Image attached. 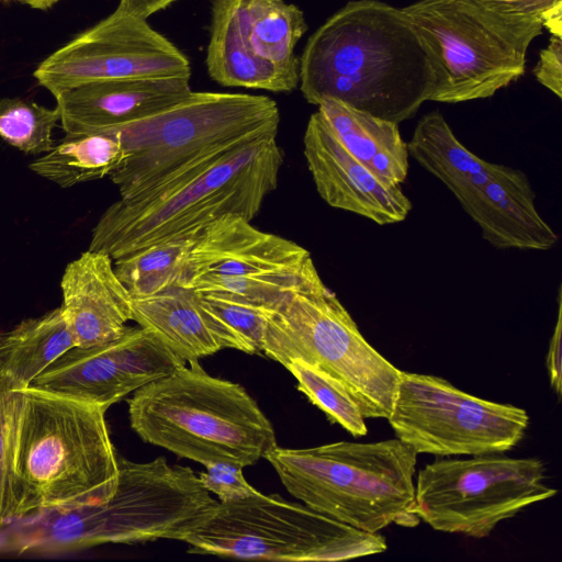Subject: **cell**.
I'll list each match as a JSON object with an SVG mask.
<instances>
[{"mask_svg":"<svg viewBox=\"0 0 562 562\" xmlns=\"http://www.w3.org/2000/svg\"><path fill=\"white\" fill-rule=\"evenodd\" d=\"M189 552L248 560L324 562L384 552L385 539L285 501L256 495L215 509L183 540Z\"/></svg>","mask_w":562,"mask_h":562,"instance_id":"30bf717a","label":"cell"},{"mask_svg":"<svg viewBox=\"0 0 562 562\" xmlns=\"http://www.w3.org/2000/svg\"><path fill=\"white\" fill-rule=\"evenodd\" d=\"M60 121L57 108L49 109L22 98L0 99V137L25 154H46L52 133Z\"/></svg>","mask_w":562,"mask_h":562,"instance_id":"f546056e","label":"cell"},{"mask_svg":"<svg viewBox=\"0 0 562 562\" xmlns=\"http://www.w3.org/2000/svg\"><path fill=\"white\" fill-rule=\"evenodd\" d=\"M21 2L30 5L33 9L47 10L59 0H20Z\"/></svg>","mask_w":562,"mask_h":562,"instance_id":"8d00e7d4","label":"cell"},{"mask_svg":"<svg viewBox=\"0 0 562 562\" xmlns=\"http://www.w3.org/2000/svg\"><path fill=\"white\" fill-rule=\"evenodd\" d=\"M200 303L221 334L225 348L261 353L266 334V308L244 300L200 293Z\"/></svg>","mask_w":562,"mask_h":562,"instance_id":"83f0119b","label":"cell"},{"mask_svg":"<svg viewBox=\"0 0 562 562\" xmlns=\"http://www.w3.org/2000/svg\"><path fill=\"white\" fill-rule=\"evenodd\" d=\"M200 234L155 243L125 255L115 260V273L132 297L187 286L189 258Z\"/></svg>","mask_w":562,"mask_h":562,"instance_id":"4316f807","label":"cell"},{"mask_svg":"<svg viewBox=\"0 0 562 562\" xmlns=\"http://www.w3.org/2000/svg\"><path fill=\"white\" fill-rule=\"evenodd\" d=\"M561 293H559L558 319L550 340L547 368L549 372L550 383L558 396L561 395L562 389V368H561Z\"/></svg>","mask_w":562,"mask_h":562,"instance_id":"e575fe53","label":"cell"},{"mask_svg":"<svg viewBox=\"0 0 562 562\" xmlns=\"http://www.w3.org/2000/svg\"><path fill=\"white\" fill-rule=\"evenodd\" d=\"M126 157L122 142L110 133L66 135L30 168L61 188H70L110 176Z\"/></svg>","mask_w":562,"mask_h":562,"instance_id":"484cf974","label":"cell"},{"mask_svg":"<svg viewBox=\"0 0 562 562\" xmlns=\"http://www.w3.org/2000/svg\"><path fill=\"white\" fill-rule=\"evenodd\" d=\"M300 89L400 124L429 101L436 74L408 18L379 0L346 3L307 40Z\"/></svg>","mask_w":562,"mask_h":562,"instance_id":"6da1fadb","label":"cell"},{"mask_svg":"<svg viewBox=\"0 0 562 562\" xmlns=\"http://www.w3.org/2000/svg\"><path fill=\"white\" fill-rule=\"evenodd\" d=\"M205 471L199 473L202 485L215 494L221 503L239 501L259 493L245 479L243 468L226 462L204 465Z\"/></svg>","mask_w":562,"mask_h":562,"instance_id":"d6a6232c","label":"cell"},{"mask_svg":"<svg viewBox=\"0 0 562 562\" xmlns=\"http://www.w3.org/2000/svg\"><path fill=\"white\" fill-rule=\"evenodd\" d=\"M18 390L0 374V529L16 517L11 432Z\"/></svg>","mask_w":562,"mask_h":562,"instance_id":"4dcf8cb0","label":"cell"},{"mask_svg":"<svg viewBox=\"0 0 562 562\" xmlns=\"http://www.w3.org/2000/svg\"><path fill=\"white\" fill-rule=\"evenodd\" d=\"M454 196L480 227L482 238L497 249L549 250L558 243L521 170L495 164L481 183Z\"/></svg>","mask_w":562,"mask_h":562,"instance_id":"ac0fdd59","label":"cell"},{"mask_svg":"<svg viewBox=\"0 0 562 562\" xmlns=\"http://www.w3.org/2000/svg\"><path fill=\"white\" fill-rule=\"evenodd\" d=\"M533 75L542 86L562 98V36L551 35L548 46L540 52Z\"/></svg>","mask_w":562,"mask_h":562,"instance_id":"836d02e7","label":"cell"},{"mask_svg":"<svg viewBox=\"0 0 562 562\" xmlns=\"http://www.w3.org/2000/svg\"><path fill=\"white\" fill-rule=\"evenodd\" d=\"M132 321L155 334L186 362L225 348L215 325L204 313L196 290L176 285L132 297Z\"/></svg>","mask_w":562,"mask_h":562,"instance_id":"ffe728a7","label":"cell"},{"mask_svg":"<svg viewBox=\"0 0 562 562\" xmlns=\"http://www.w3.org/2000/svg\"><path fill=\"white\" fill-rule=\"evenodd\" d=\"M262 352L286 367L310 363L341 382L364 418L390 416L401 370L362 336L356 322L315 272L266 308Z\"/></svg>","mask_w":562,"mask_h":562,"instance_id":"ba28073f","label":"cell"},{"mask_svg":"<svg viewBox=\"0 0 562 562\" xmlns=\"http://www.w3.org/2000/svg\"><path fill=\"white\" fill-rule=\"evenodd\" d=\"M245 48L276 65L300 66L294 48L307 31L303 11L284 0H235Z\"/></svg>","mask_w":562,"mask_h":562,"instance_id":"d4e9b609","label":"cell"},{"mask_svg":"<svg viewBox=\"0 0 562 562\" xmlns=\"http://www.w3.org/2000/svg\"><path fill=\"white\" fill-rule=\"evenodd\" d=\"M277 134L241 144L171 189L120 198L100 216L88 249L116 260L155 243L201 233L226 215L254 220L278 186L283 153Z\"/></svg>","mask_w":562,"mask_h":562,"instance_id":"277c9868","label":"cell"},{"mask_svg":"<svg viewBox=\"0 0 562 562\" xmlns=\"http://www.w3.org/2000/svg\"><path fill=\"white\" fill-rule=\"evenodd\" d=\"M177 0H120L117 11L147 20L150 15L165 10Z\"/></svg>","mask_w":562,"mask_h":562,"instance_id":"d590c367","label":"cell"},{"mask_svg":"<svg viewBox=\"0 0 562 562\" xmlns=\"http://www.w3.org/2000/svg\"><path fill=\"white\" fill-rule=\"evenodd\" d=\"M4 334H5V333L0 331V341H1V340H2V338L4 337Z\"/></svg>","mask_w":562,"mask_h":562,"instance_id":"74e56055","label":"cell"},{"mask_svg":"<svg viewBox=\"0 0 562 562\" xmlns=\"http://www.w3.org/2000/svg\"><path fill=\"white\" fill-rule=\"evenodd\" d=\"M317 108L330 133L353 158L385 180L405 181L409 154L397 123L331 98L323 99Z\"/></svg>","mask_w":562,"mask_h":562,"instance_id":"7402d4cb","label":"cell"},{"mask_svg":"<svg viewBox=\"0 0 562 562\" xmlns=\"http://www.w3.org/2000/svg\"><path fill=\"white\" fill-rule=\"evenodd\" d=\"M304 157L321 198L330 206L379 225L404 221L413 205L402 186L385 180L353 158L316 111L303 136Z\"/></svg>","mask_w":562,"mask_h":562,"instance_id":"2e32d148","label":"cell"},{"mask_svg":"<svg viewBox=\"0 0 562 562\" xmlns=\"http://www.w3.org/2000/svg\"><path fill=\"white\" fill-rule=\"evenodd\" d=\"M18 1H20V0H18Z\"/></svg>","mask_w":562,"mask_h":562,"instance_id":"f35d334b","label":"cell"},{"mask_svg":"<svg viewBox=\"0 0 562 562\" xmlns=\"http://www.w3.org/2000/svg\"><path fill=\"white\" fill-rule=\"evenodd\" d=\"M105 412L33 385L18 390L11 432L15 520L113 495L119 463Z\"/></svg>","mask_w":562,"mask_h":562,"instance_id":"3957f363","label":"cell"},{"mask_svg":"<svg viewBox=\"0 0 562 562\" xmlns=\"http://www.w3.org/2000/svg\"><path fill=\"white\" fill-rule=\"evenodd\" d=\"M75 346L60 306L24 319L0 341V374L13 390L27 387Z\"/></svg>","mask_w":562,"mask_h":562,"instance_id":"603a6c76","label":"cell"},{"mask_svg":"<svg viewBox=\"0 0 562 562\" xmlns=\"http://www.w3.org/2000/svg\"><path fill=\"white\" fill-rule=\"evenodd\" d=\"M134 392L132 429L147 443L203 465H252L277 445L274 429L238 383L209 374L199 360Z\"/></svg>","mask_w":562,"mask_h":562,"instance_id":"5b68a950","label":"cell"},{"mask_svg":"<svg viewBox=\"0 0 562 562\" xmlns=\"http://www.w3.org/2000/svg\"><path fill=\"white\" fill-rule=\"evenodd\" d=\"M288 369L297 389L322 409L333 424L340 425L353 437L367 435L364 416L346 386L325 371L304 361H291Z\"/></svg>","mask_w":562,"mask_h":562,"instance_id":"f1b7e54d","label":"cell"},{"mask_svg":"<svg viewBox=\"0 0 562 562\" xmlns=\"http://www.w3.org/2000/svg\"><path fill=\"white\" fill-rule=\"evenodd\" d=\"M186 363L148 329L127 326L109 342L69 349L31 385L108 409Z\"/></svg>","mask_w":562,"mask_h":562,"instance_id":"9a60e30c","label":"cell"},{"mask_svg":"<svg viewBox=\"0 0 562 562\" xmlns=\"http://www.w3.org/2000/svg\"><path fill=\"white\" fill-rule=\"evenodd\" d=\"M555 494L536 458L437 459L417 475L415 513L435 530L484 538L498 522Z\"/></svg>","mask_w":562,"mask_h":562,"instance_id":"8fae6325","label":"cell"},{"mask_svg":"<svg viewBox=\"0 0 562 562\" xmlns=\"http://www.w3.org/2000/svg\"><path fill=\"white\" fill-rule=\"evenodd\" d=\"M286 491L304 505L368 532L415 527L416 451L400 439L338 441L313 448L276 446L266 457Z\"/></svg>","mask_w":562,"mask_h":562,"instance_id":"52a82bcc","label":"cell"},{"mask_svg":"<svg viewBox=\"0 0 562 562\" xmlns=\"http://www.w3.org/2000/svg\"><path fill=\"white\" fill-rule=\"evenodd\" d=\"M250 222L231 214L201 232L190 254L187 286L270 308L317 272L307 249Z\"/></svg>","mask_w":562,"mask_h":562,"instance_id":"4fadbf2b","label":"cell"},{"mask_svg":"<svg viewBox=\"0 0 562 562\" xmlns=\"http://www.w3.org/2000/svg\"><path fill=\"white\" fill-rule=\"evenodd\" d=\"M397 439L437 457L503 453L524 437V408L479 398L442 378L401 371L387 417Z\"/></svg>","mask_w":562,"mask_h":562,"instance_id":"7c38bea8","label":"cell"},{"mask_svg":"<svg viewBox=\"0 0 562 562\" xmlns=\"http://www.w3.org/2000/svg\"><path fill=\"white\" fill-rule=\"evenodd\" d=\"M205 64L209 76L224 87L290 92L300 83V66L276 65L244 48L235 0H212Z\"/></svg>","mask_w":562,"mask_h":562,"instance_id":"44dd1931","label":"cell"},{"mask_svg":"<svg viewBox=\"0 0 562 562\" xmlns=\"http://www.w3.org/2000/svg\"><path fill=\"white\" fill-rule=\"evenodd\" d=\"M113 495L99 504L50 510L0 529V553H65L106 543L184 538L220 503L189 467L164 457L133 462L117 456Z\"/></svg>","mask_w":562,"mask_h":562,"instance_id":"7a4b0ae2","label":"cell"},{"mask_svg":"<svg viewBox=\"0 0 562 562\" xmlns=\"http://www.w3.org/2000/svg\"><path fill=\"white\" fill-rule=\"evenodd\" d=\"M191 91L190 78L158 77L87 82L53 95L66 135H80L150 116Z\"/></svg>","mask_w":562,"mask_h":562,"instance_id":"e0dca14e","label":"cell"},{"mask_svg":"<svg viewBox=\"0 0 562 562\" xmlns=\"http://www.w3.org/2000/svg\"><path fill=\"white\" fill-rule=\"evenodd\" d=\"M112 260L104 252L88 249L64 271L60 310L77 347L114 340L132 321V296Z\"/></svg>","mask_w":562,"mask_h":562,"instance_id":"d6986e66","label":"cell"},{"mask_svg":"<svg viewBox=\"0 0 562 562\" xmlns=\"http://www.w3.org/2000/svg\"><path fill=\"white\" fill-rule=\"evenodd\" d=\"M498 15L535 20L552 35L562 36V0H469Z\"/></svg>","mask_w":562,"mask_h":562,"instance_id":"1f68e13d","label":"cell"},{"mask_svg":"<svg viewBox=\"0 0 562 562\" xmlns=\"http://www.w3.org/2000/svg\"><path fill=\"white\" fill-rule=\"evenodd\" d=\"M407 147L409 156L453 195L482 182L494 164L469 150L438 111L423 115Z\"/></svg>","mask_w":562,"mask_h":562,"instance_id":"cb8c5ba5","label":"cell"},{"mask_svg":"<svg viewBox=\"0 0 562 562\" xmlns=\"http://www.w3.org/2000/svg\"><path fill=\"white\" fill-rule=\"evenodd\" d=\"M402 10L436 74L429 101L443 103L490 98L519 79L527 49L543 29L469 0H418Z\"/></svg>","mask_w":562,"mask_h":562,"instance_id":"9c48e42d","label":"cell"},{"mask_svg":"<svg viewBox=\"0 0 562 562\" xmlns=\"http://www.w3.org/2000/svg\"><path fill=\"white\" fill-rule=\"evenodd\" d=\"M52 94L87 82L191 77L188 57L147 20L115 10L45 58L33 74Z\"/></svg>","mask_w":562,"mask_h":562,"instance_id":"5bb4252c","label":"cell"},{"mask_svg":"<svg viewBox=\"0 0 562 562\" xmlns=\"http://www.w3.org/2000/svg\"><path fill=\"white\" fill-rule=\"evenodd\" d=\"M279 123L278 104L269 97L191 91L156 114L102 131L117 137L127 154L109 177L121 199H128L278 133Z\"/></svg>","mask_w":562,"mask_h":562,"instance_id":"8992f818","label":"cell"}]
</instances>
